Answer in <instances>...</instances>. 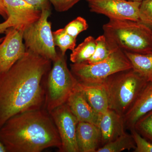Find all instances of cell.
<instances>
[{
    "label": "cell",
    "instance_id": "1",
    "mask_svg": "<svg viewBox=\"0 0 152 152\" xmlns=\"http://www.w3.org/2000/svg\"><path fill=\"white\" fill-rule=\"evenodd\" d=\"M52 62L26 50L8 71L0 73V128L15 115L45 108L44 78Z\"/></svg>",
    "mask_w": 152,
    "mask_h": 152
},
{
    "label": "cell",
    "instance_id": "2",
    "mask_svg": "<svg viewBox=\"0 0 152 152\" xmlns=\"http://www.w3.org/2000/svg\"><path fill=\"white\" fill-rule=\"evenodd\" d=\"M0 142L7 152H40L61 148V141L50 113L45 108L11 117L0 128Z\"/></svg>",
    "mask_w": 152,
    "mask_h": 152
},
{
    "label": "cell",
    "instance_id": "3",
    "mask_svg": "<svg viewBox=\"0 0 152 152\" xmlns=\"http://www.w3.org/2000/svg\"><path fill=\"white\" fill-rule=\"evenodd\" d=\"M103 30L107 41L114 49L136 53L152 52V31L140 22L110 19Z\"/></svg>",
    "mask_w": 152,
    "mask_h": 152
},
{
    "label": "cell",
    "instance_id": "4",
    "mask_svg": "<svg viewBox=\"0 0 152 152\" xmlns=\"http://www.w3.org/2000/svg\"><path fill=\"white\" fill-rule=\"evenodd\" d=\"M147 82L133 68L107 78L102 84L107 97L109 108L124 116Z\"/></svg>",
    "mask_w": 152,
    "mask_h": 152
},
{
    "label": "cell",
    "instance_id": "5",
    "mask_svg": "<svg viewBox=\"0 0 152 152\" xmlns=\"http://www.w3.org/2000/svg\"><path fill=\"white\" fill-rule=\"evenodd\" d=\"M48 74L45 108L49 112L66 103L78 83L67 64L65 55L59 51Z\"/></svg>",
    "mask_w": 152,
    "mask_h": 152
},
{
    "label": "cell",
    "instance_id": "6",
    "mask_svg": "<svg viewBox=\"0 0 152 152\" xmlns=\"http://www.w3.org/2000/svg\"><path fill=\"white\" fill-rule=\"evenodd\" d=\"M71 71L79 83L85 84H101L109 77L121 71L132 69L124 52L117 49L106 59L96 64H72Z\"/></svg>",
    "mask_w": 152,
    "mask_h": 152
},
{
    "label": "cell",
    "instance_id": "7",
    "mask_svg": "<svg viewBox=\"0 0 152 152\" xmlns=\"http://www.w3.org/2000/svg\"><path fill=\"white\" fill-rule=\"evenodd\" d=\"M50 9L42 10L40 18L25 30L23 38L26 50L50 60L56 59L58 52L56 49L51 23L48 20Z\"/></svg>",
    "mask_w": 152,
    "mask_h": 152
},
{
    "label": "cell",
    "instance_id": "8",
    "mask_svg": "<svg viewBox=\"0 0 152 152\" xmlns=\"http://www.w3.org/2000/svg\"><path fill=\"white\" fill-rule=\"evenodd\" d=\"M59 134L61 152H79L76 132L79 121L71 111L66 103L50 113Z\"/></svg>",
    "mask_w": 152,
    "mask_h": 152
},
{
    "label": "cell",
    "instance_id": "9",
    "mask_svg": "<svg viewBox=\"0 0 152 152\" xmlns=\"http://www.w3.org/2000/svg\"><path fill=\"white\" fill-rule=\"evenodd\" d=\"M92 12L101 14L110 19L139 21L141 1L129 0H87Z\"/></svg>",
    "mask_w": 152,
    "mask_h": 152
},
{
    "label": "cell",
    "instance_id": "10",
    "mask_svg": "<svg viewBox=\"0 0 152 152\" xmlns=\"http://www.w3.org/2000/svg\"><path fill=\"white\" fill-rule=\"evenodd\" d=\"M5 33L0 43V73L8 71L26 51L23 32L11 27Z\"/></svg>",
    "mask_w": 152,
    "mask_h": 152
},
{
    "label": "cell",
    "instance_id": "11",
    "mask_svg": "<svg viewBox=\"0 0 152 152\" xmlns=\"http://www.w3.org/2000/svg\"><path fill=\"white\" fill-rule=\"evenodd\" d=\"M4 2L12 27L23 33L40 18L42 10L24 0H4Z\"/></svg>",
    "mask_w": 152,
    "mask_h": 152
},
{
    "label": "cell",
    "instance_id": "12",
    "mask_svg": "<svg viewBox=\"0 0 152 152\" xmlns=\"http://www.w3.org/2000/svg\"><path fill=\"white\" fill-rule=\"evenodd\" d=\"M98 126L101 132L102 146L126 132L123 116L109 108L100 115Z\"/></svg>",
    "mask_w": 152,
    "mask_h": 152
},
{
    "label": "cell",
    "instance_id": "13",
    "mask_svg": "<svg viewBox=\"0 0 152 152\" xmlns=\"http://www.w3.org/2000/svg\"><path fill=\"white\" fill-rule=\"evenodd\" d=\"M152 110V82H148L123 116L126 129H134L137 121Z\"/></svg>",
    "mask_w": 152,
    "mask_h": 152
},
{
    "label": "cell",
    "instance_id": "14",
    "mask_svg": "<svg viewBox=\"0 0 152 152\" xmlns=\"http://www.w3.org/2000/svg\"><path fill=\"white\" fill-rule=\"evenodd\" d=\"M66 103L79 122L91 123L98 126L101 115L92 107L79 88L78 83L68 99Z\"/></svg>",
    "mask_w": 152,
    "mask_h": 152
},
{
    "label": "cell",
    "instance_id": "15",
    "mask_svg": "<svg viewBox=\"0 0 152 152\" xmlns=\"http://www.w3.org/2000/svg\"><path fill=\"white\" fill-rule=\"evenodd\" d=\"M76 140L79 152H96L101 142L99 128L91 123L79 121Z\"/></svg>",
    "mask_w": 152,
    "mask_h": 152
},
{
    "label": "cell",
    "instance_id": "16",
    "mask_svg": "<svg viewBox=\"0 0 152 152\" xmlns=\"http://www.w3.org/2000/svg\"><path fill=\"white\" fill-rule=\"evenodd\" d=\"M78 86L92 107L98 113L101 115L109 109L107 97L102 83L85 84L78 82Z\"/></svg>",
    "mask_w": 152,
    "mask_h": 152
},
{
    "label": "cell",
    "instance_id": "17",
    "mask_svg": "<svg viewBox=\"0 0 152 152\" xmlns=\"http://www.w3.org/2000/svg\"><path fill=\"white\" fill-rule=\"evenodd\" d=\"M124 52L132 68L147 82H152V52L145 54Z\"/></svg>",
    "mask_w": 152,
    "mask_h": 152
},
{
    "label": "cell",
    "instance_id": "18",
    "mask_svg": "<svg viewBox=\"0 0 152 152\" xmlns=\"http://www.w3.org/2000/svg\"><path fill=\"white\" fill-rule=\"evenodd\" d=\"M96 47V39L92 36L88 37L72 51L71 61L73 64L86 62L94 54Z\"/></svg>",
    "mask_w": 152,
    "mask_h": 152
},
{
    "label": "cell",
    "instance_id": "19",
    "mask_svg": "<svg viewBox=\"0 0 152 152\" xmlns=\"http://www.w3.org/2000/svg\"><path fill=\"white\" fill-rule=\"evenodd\" d=\"M136 145L131 134L125 132L115 140L99 148L96 152H120L134 150Z\"/></svg>",
    "mask_w": 152,
    "mask_h": 152
},
{
    "label": "cell",
    "instance_id": "20",
    "mask_svg": "<svg viewBox=\"0 0 152 152\" xmlns=\"http://www.w3.org/2000/svg\"><path fill=\"white\" fill-rule=\"evenodd\" d=\"M96 49L94 54L84 63L93 64L100 62L107 58L117 49H114L110 45L104 34L96 39Z\"/></svg>",
    "mask_w": 152,
    "mask_h": 152
},
{
    "label": "cell",
    "instance_id": "21",
    "mask_svg": "<svg viewBox=\"0 0 152 152\" xmlns=\"http://www.w3.org/2000/svg\"><path fill=\"white\" fill-rule=\"evenodd\" d=\"M53 34L55 46L59 48L62 54L65 55L67 50L73 51L76 48V38L69 35L64 28L53 32Z\"/></svg>",
    "mask_w": 152,
    "mask_h": 152
},
{
    "label": "cell",
    "instance_id": "22",
    "mask_svg": "<svg viewBox=\"0 0 152 152\" xmlns=\"http://www.w3.org/2000/svg\"><path fill=\"white\" fill-rule=\"evenodd\" d=\"M134 129L141 135L152 142V110L140 118L136 123Z\"/></svg>",
    "mask_w": 152,
    "mask_h": 152
},
{
    "label": "cell",
    "instance_id": "23",
    "mask_svg": "<svg viewBox=\"0 0 152 152\" xmlns=\"http://www.w3.org/2000/svg\"><path fill=\"white\" fill-rule=\"evenodd\" d=\"M88 25L86 19L81 17H77L67 24L64 29L70 35L77 39L81 33L88 29Z\"/></svg>",
    "mask_w": 152,
    "mask_h": 152
},
{
    "label": "cell",
    "instance_id": "24",
    "mask_svg": "<svg viewBox=\"0 0 152 152\" xmlns=\"http://www.w3.org/2000/svg\"><path fill=\"white\" fill-rule=\"evenodd\" d=\"M139 21L152 31V0H143L139 9Z\"/></svg>",
    "mask_w": 152,
    "mask_h": 152
},
{
    "label": "cell",
    "instance_id": "25",
    "mask_svg": "<svg viewBox=\"0 0 152 152\" xmlns=\"http://www.w3.org/2000/svg\"><path fill=\"white\" fill-rule=\"evenodd\" d=\"M136 145L134 152H152V142L141 135L134 129L130 130Z\"/></svg>",
    "mask_w": 152,
    "mask_h": 152
},
{
    "label": "cell",
    "instance_id": "26",
    "mask_svg": "<svg viewBox=\"0 0 152 152\" xmlns=\"http://www.w3.org/2000/svg\"><path fill=\"white\" fill-rule=\"evenodd\" d=\"M57 12H62L69 10L81 0H48Z\"/></svg>",
    "mask_w": 152,
    "mask_h": 152
},
{
    "label": "cell",
    "instance_id": "27",
    "mask_svg": "<svg viewBox=\"0 0 152 152\" xmlns=\"http://www.w3.org/2000/svg\"><path fill=\"white\" fill-rule=\"evenodd\" d=\"M37 8L42 10L43 9H50V4L48 0H24Z\"/></svg>",
    "mask_w": 152,
    "mask_h": 152
},
{
    "label": "cell",
    "instance_id": "28",
    "mask_svg": "<svg viewBox=\"0 0 152 152\" xmlns=\"http://www.w3.org/2000/svg\"><path fill=\"white\" fill-rule=\"evenodd\" d=\"M12 27V23L10 18H8L3 23H0V34L5 33L9 28Z\"/></svg>",
    "mask_w": 152,
    "mask_h": 152
},
{
    "label": "cell",
    "instance_id": "29",
    "mask_svg": "<svg viewBox=\"0 0 152 152\" xmlns=\"http://www.w3.org/2000/svg\"><path fill=\"white\" fill-rule=\"evenodd\" d=\"M0 15L6 20L8 18L7 12L4 4V0H0Z\"/></svg>",
    "mask_w": 152,
    "mask_h": 152
},
{
    "label": "cell",
    "instance_id": "30",
    "mask_svg": "<svg viewBox=\"0 0 152 152\" xmlns=\"http://www.w3.org/2000/svg\"><path fill=\"white\" fill-rule=\"evenodd\" d=\"M0 152H7L4 145L0 142Z\"/></svg>",
    "mask_w": 152,
    "mask_h": 152
},
{
    "label": "cell",
    "instance_id": "31",
    "mask_svg": "<svg viewBox=\"0 0 152 152\" xmlns=\"http://www.w3.org/2000/svg\"><path fill=\"white\" fill-rule=\"evenodd\" d=\"M4 39V37L0 38V43H1L2 42V41L3 40V39Z\"/></svg>",
    "mask_w": 152,
    "mask_h": 152
},
{
    "label": "cell",
    "instance_id": "32",
    "mask_svg": "<svg viewBox=\"0 0 152 152\" xmlns=\"http://www.w3.org/2000/svg\"><path fill=\"white\" fill-rule=\"evenodd\" d=\"M129 1H142L143 0H129Z\"/></svg>",
    "mask_w": 152,
    "mask_h": 152
}]
</instances>
